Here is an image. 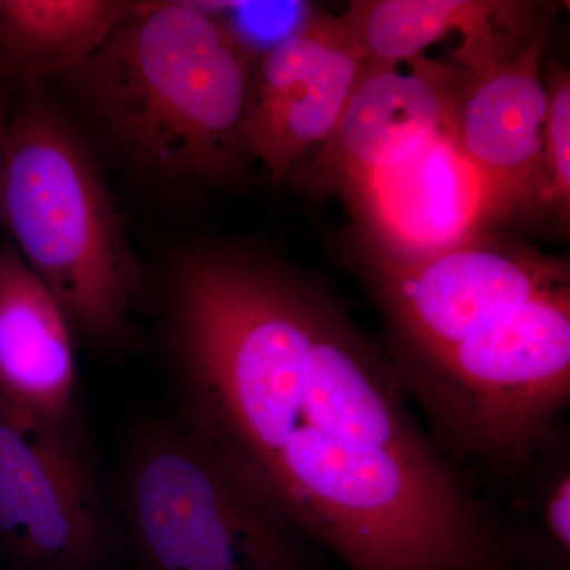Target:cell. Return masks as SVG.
Here are the masks:
<instances>
[{
    "instance_id": "1",
    "label": "cell",
    "mask_w": 570,
    "mask_h": 570,
    "mask_svg": "<svg viewBox=\"0 0 570 570\" xmlns=\"http://www.w3.org/2000/svg\"><path fill=\"white\" fill-rule=\"evenodd\" d=\"M195 436L299 538L351 570H512L513 550L335 296L235 254L174 276Z\"/></svg>"
},
{
    "instance_id": "2",
    "label": "cell",
    "mask_w": 570,
    "mask_h": 570,
    "mask_svg": "<svg viewBox=\"0 0 570 570\" xmlns=\"http://www.w3.org/2000/svg\"><path fill=\"white\" fill-rule=\"evenodd\" d=\"M254 66L219 18L194 2H134L99 51L69 75L146 168L217 181L247 157Z\"/></svg>"
},
{
    "instance_id": "3",
    "label": "cell",
    "mask_w": 570,
    "mask_h": 570,
    "mask_svg": "<svg viewBox=\"0 0 570 570\" xmlns=\"http://www.w3.org/2000/svg\"><path fill=\"white\" fill-rule=\"evenodd\" d=\"M0 213L69 324L100 343L118 336L137 281L132 255L80 138L37 92L3 129Z\"/></svg>"
},
{
    "instance_id": "4",
    "label": "cell",
    "mask_w": 570,
    "mask_h": 570,
    "mask_svg": "<svg viewBox=\"0 0 570 570\" xmlns=\"http://www.w3.org/2000/svg\"><path fill=\"white\" fill-rule=\"evenodd\" d=\"M393 366L442 453L494 469L524 466L569 404L570 284Z\"/></svg>"
},
{
    "instance_id": "5",
    "label": "cell",
    "mask_w": 570,
    "mask_h": 570,
    "mask_svg": "<svg viewBox=\"0 0 570 570\" xmlns=\"http://www.w3.org/2000/svg\"><path fill=\"white\" fill-rule=\"evenodd\" d=\"M130 509L153 570H298L299 535L258 504L195 434L156 439L142 450Z\"/></svg>"
},
{
    "instance_id": "6",
    "label": "cell",
    "mask_w": 570,
    "mask_h": 570,
    "mask_svg": "<svg viewBox=\"0 0 570 570\" xmlns=\"http://www.w3.org/2000/svg\"><path fill=\"white\" fill-rule=\"evenodd\" d=\"M371 287L400 343L396 363L434 354L534 296L569 285V265L493 234L428 257L371 254Z\"/></svg>"
},
{
    "instance_id": "7",
    "label": "cell",
    "mask_w": 570,
    "mask_h": 570,
    "mask_svg": "<svg viewBox=\"0 0 570 570\" xmlns=\"http://www.w3.org/2000/svg\"><path fill=\"white\" fill-rule=\"evenodd\" d=\"M381 257L409 261L491 234L517 213L508 194L469 159L453 126L344 193Z\"/></svg>"
},
{
    "instance_id": "8",
    "label": "cell",
    "mask_w": 570,
    "mask_h": 570,
    "mask_svg": "<svg viewBox=\"0 0 570 570\" xmlns=\"http://www.w3.org/2000/svg\"><path fill=\"white\" fill-rule=\"evenodd\" d=\"M0 546L28 570H86L100 546L88 475L58 425L2 396Z\"/></svg>"
},
{
    "instance_id": "9",
    "label": "cell",
    "mask_w": 570,
    "mask_h": 570,
    "mask_svg": "<svg viewBox=\"0 0 570 570\" xmlns=\"http://www.w3.org/2000/svg\"><path fill=\"white\" fill-rule=\"evenodd\" d=\"M337 18L317 11L305 28L255 62L245 119L247 156L275 181L333 134L365 73Z\"/></svg>"
},
{
    "instance_id": "10",
    "label": "cell",
    "mask_w": 570,
    "mask_h": 570,
    "mask_svg": "<svg viewBox=\"0 0 570 570\" xmlns=\"http://www.w3.org/2000/svg\"><path fill=\"white\" fill-rule=\"evenodd\" d=\"M407 63V71L366 66L335 130L307 168V183L344 194L453 126L466 71L423 56Z\"/></svg>"
},
{
    "instance_id": "11",
    "label": "cell",
    "mask_w": 570,
    "mask_h": 570,
    "mask_svg": "<svg viewBox=\"0 0 570 570\" xmlns=\"http://www.w3.org/2000/svg\"><path fill=\"white\" fill-rule=\"evenodd\" d=\"M550 24L505 61L466 73L453 132L461 149L508 194L517 212L546 205V78L540 71Z\"/></svg>"
},
{
    "instance_id": "12",
    "label": "cell",
    "mask_w": 570,
    "mask_h": 570,
    "mask_svg": "<svg viewBox=\"0 0 570 570\" xmlns=\"http://www.w3.org/2000/svg\"><path fill=\"white\" fill-rule=\"evenodd\" d=\"M517 0H354L337 21L366 66L396 67L460 33L453 59L480 73L521 50L553 17Z\"/></svg>"
},
{
    "instance_id": "13",
    "label": "cell",
    "mask_w": 570,
    "mask_h": 570,
    "mask_svg": "<svg viewBox=\"0 0 570 570\" xmlns=\"http://www.w3.org/2000/svg\"><path fill=\"white\" fill-rule=\"evenodd\" d=\"M70 324L55 296L11 246L0 249V396L58 425L73 395Z\"/></svg>"
},
{
    "instance_id": "14",
    "label": "cell",
    "mask_w": 570,
    "mask_h": 570,
    "mask_svg": "<svg viewBox=\"0 0 570 570\" xmlns=\"http://www.w3.org/2000/svg\"><path fill=\"white\" fill-rule=\"evenodd\" d=\"M122 0H0V62L26 80L71 73L132 10Z\"/></svg>"
},
{
    "instance_id": "15",
    "label": "cell",
    "mask_w": 570,
    "mask_h": 570,
    "mask_svg": "<svg viewBox=\"0 0 570 570\" xmlns=\"http://www.w3.org/2000/svg\"><path fill=\"white\" fill-rule=\"evenodd\" d=\"M219 18L232 39L257 62L317 14L307 2H194Z\"/></svg>"
},
{
    "instance_id": "16",
    "label": "cell",
    "mask_w": 570,
    "mask_h": 570,
    "mask_svg": "<svg viewBox=\"0 0 570 570\" xmlns=\"http://www.w3.org/2000/svg\"><path fill=\"white\" fill-rule=\"evenodd\" d=\"M547 104L543 129V168L547 176L546 205L557 209L568 227L570 214V75L560 63L546 75Z\"/></svg>"
},
{
    "instance_id": "17",
    "label": "cell",
    "mask_w": 570,
    "mask_h": 570,
    "mask_svg": "<svg viewBox=\"0 0 570 570\" xmlns=\"http://www.w3.org/2000/svg\"><path fill=\"white\" fill-rule=\"evenodd\" d=\"M542 524L547 539L561 554L569 558L570 551V475L569 469H561L553 479L542 501Z\"/></svg>"
},
{
    "instance_id": "18",
    "label": "cell",
    "mask_w": 570,
    "mask_h": 570,
    "mask_svg": "<svg viewBox=\"0 0 570 570\" xmlns=\"http://www.w3.org/2000/svg\"><path fill=\"white\" fill-rule=\"evenodd\" d=\"M2 137L3 129L0 127V194H2Z\"/></svg>"
},
{
    "instance_id": "19",
    "label": "cell",
    "mask_w": 570,
    "mask_h": 570,
    "mask_svg": "<svg viewBox=\"0 0 570 570\" xmlns=\"http://www.w3.org/2000/svg\"><path fill=\"white\" fill-rule=\"evenodd\" d=\"M3 73H6V70H3L2 62H0V77H2Z\"/></svg>"
}]
</instances>
